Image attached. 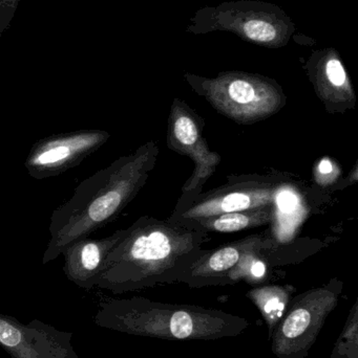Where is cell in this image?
I'll return each instance as SVG.
<instances>
[{"label":"cell","instance_id":"obj_1","mask_svg":"<svg viewBox=\"0 0 358 358\" xmlns=\"http://www.w3.org/2000/svg\"><path fill=\"white\" fill-rule=\"evenodd\" d=\"M208 234L165 219H137L105 259L97 287L115 294L182 282Z\"/></svg>","mask_w":358,"mask_h":358},{"label":"cell","instance_id":"obj_11","mask_svg":"<svg viewBox=\"0 0 358 358\" xmlns=\"http://www.w3.org/2000/svg\"><path fill=\"white\" fill-rule=\"evenodd\" d=\"M259 237L260 234H254L214 250H205L181 283L187 284L191 288L228 285L231 271Z\"/></svg>","mask_w":358,"mask_h":358},{"label":"cell","instance_id":"obj_10","mask_svg":"<svg viewBox=\"0 0 358 358\" xmlns=\"http://www.w3.org/2000/svg\"><path fill=\"white\" fill-rule=\"evenodd\" d=\"M124 234L125 229H118L109 237L81 238L69 244L61 254L64 258L63 271L67 279L82 289L97 287L107 255Z\"/></svg>","mask_w":358,"mask_h":358},{"label":"cell","instance_id":"obj_14","mask_svg":"<svg viewBox=\"0 0 358 358\" xmlns=\"http://www.w3.org/2000/svg\"><path fill=\"white\" fill-rule=\"evenodd\" d=\"M357 302L349 315L344 331L340 334L331 358H357Z\"/></svg>","mask_w":358,"mask_h":358},{"label":"cell","instance_id":"obj_13","mask_svg":"<svg viewBox=\"0 0 358 358\" xmlns=\"http://www.w3.org/2000/svg\"><path fill=\"white\" fill-rule=\"evenodd\" d=\"M294 290L290 286L263 285L247 292V298L262 313L268 326L269 336H271L275 326L283 317Z\"/></svg>","mask_w":358,"mask_h":358},{"label":"cell","instance_id":"obj_9","mask_svg":"<svg viewBox=\"0 0 358 358\" xmlns=\"http://www.w3.org/2000/svg\"><path fill=\"white\" fill-rule=\"evenodd\" d=\"M0 347L11 358H79L73 334L33 320L21 323L0 313Z\"/></svg>","mask_w":358,"mask_h":358},{"label":"cell","instance_id":"obj_6","mask_svg":"<svg viewBox=\"0 0 358 358\" xmlns=\"http://www.w3.org/2000/svg\"><path fill=\"white\" fill-rule=\"evenodd\" d=\"M205 121L186 103L176 99L168 115L166 145L180 155L189 157L195 165L193 174L182 187L181 197L188 198L203 191L204 185L216 173L221 159L204 138Z\"/></svg>","mask_w":358,"mask_h":358},{"label":"cell","instance_id":"obj_16","mask_svg":"<svg viewBox=\"0 0 358 358\" xmlns=\"http://www.w3.org/2000/svg\"><path fill=\"white\" fill-rule=\"evenodd\" d=\"M246 35L254 41H273L277 35L275 27L270 23L262 20H252L244 27Z\"/></svg>","mask_w":358,"mask_h":358},{"label":"cell","instance_id":"obj_8","mask_svg":"<svg viewBox=\"0 0 358 358\" xmlns=\"http://www.w3.org/2000/svg\"><path fill=\"white\" fill-rule=\"evenodd\" d=\"M111 134L102 129H82L54 134L33 145L25 169L34 179L56 178L79 166L104 146Z\"/></svg>","mask_w":358,"mask_h":358},{"label":"cell","instance_id":"obj_7","mask_svg":"<svg viewBox=\"0 0 358 358\" xmlns=\"http://www.w3.org/2000/svg\"><path fill=\"white\" fill-rule=\"evenodd\" d=\"M205 96L214 110L240 125L266 121L280 113L286 103L277 88L242 78L214 82Z\"/></svg>","mask_w":358,"mask_h":358},{"label":"cell","instance_id":"obj_5","mask_svg":"<svg viewBox=\"0 0 358 358\" xmlns=\"http://www.w3.org/2000/svg\"><path fill=\"white\" fill-rule=\"evenodd\" d=\"M342 290V282L332 279L327 285L292 298L271 334L273 355L277 358L306 357L338 306Z\"/></svg>","mask_w":358,"mask_h":358},{"label":"cell","instance_id":"obj_3","mask_svg":"<svg viewBox=\"0 0 358 358\" xmlns=\"http://www.w3.org/2000/svg\"><path fill=\"white\" fill-rule=\"evenodd\" d=\"M94 323L130 336L174 341L235 338L250 326L244 317L219 309L168 304L140 296L101 303Z\"/></svg>","mask_w":358,"mask_h":358},{"label":"cell","instance_id":"obj_2","mask_svg":"<svg viewBox=\"0 0 358 358\" xmlns=\"http://www.w3.org/2000/svg\"><path fill=\"white\" fill-rule=\"evenodd\" d=\"M159 155L157 143L149 141L84 179L53 212L42 263L56 260L69 244L115 220L146 185Z\"/></svg>","mask_w":358,"mask_h":358},{"label":"cell","instance_id":"obj_12","mask_svg":"<svg viewBox=\"0 0 358 358\" xmlns=\"http://www.w3.org/2000/svg\"><path fill=\"white\" fill-rule=\"evenodd\" d=\"M273 204L242 212L227 213L184 224L204 233H237L273 222Z\"/></svg>","mask_w":358,"mask_h":358},{"label":"cell","instance_id":"obj_15","mask_svg":"<svg viewBox=\"0 0 358 358\" xmlns=\"http://www.w3.org/2000/svg\"><path fill=\"white\" fill-rule=\"evenodd\" d=\"M342 172L343 170L340 169L338 164L334 163L332 159H328V157H324L321 161L317 162V164H315L313 176H315V181L319 185L330 187V185H333L336 180L340 178Z\"/></svg>","mask_w":358,"mask_h":358},{"label":"cell","instance_id":"obj_17","mask_svg":"<svg viewBox=\"0 0 358 358\" xmlns=\"http://www.w3.org/2000/svg\"><path fill=\"white\" fill-rule=\"evenodd\" d=\"M21 0H0V38L10 27Z\"/></svg>","mask_w":358,"mask_h":358},{"label":"cell","instance_id":"obj_4","mask_svg":"<svg viewBox=\"0 0 358 358\" xmlns=\"http://www.w3.org/2000/svg\"><path fill=\"white\" fill-rule=\"evenodd\" d=\"M291 181L288 174L228 176L227 182L193 197L179 198L168 219L184 225L208 217L275 204L277 192Z\"/></svg>","mask_w":358,"mask_h":358}]
</instances>
